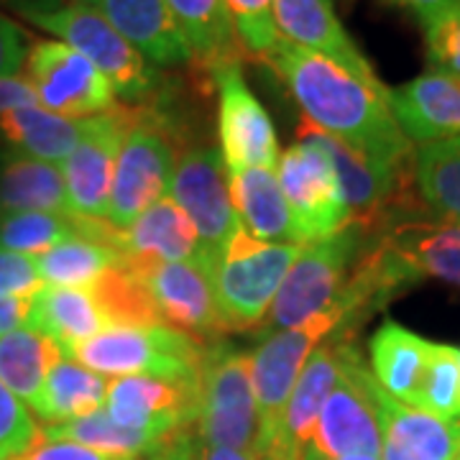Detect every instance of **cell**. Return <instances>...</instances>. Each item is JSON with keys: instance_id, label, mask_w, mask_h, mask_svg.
<instances>
[{"instance_id": "1", "label": "cell", "mask_w": 460, "mask_h": 460, "mask_svg": "<svg viewBox=\"0 0 460 460\" xmlns=\"http://www.w3.org/2000/svg\"><path fill=\"white\" fill-rule=\"evenodd\" d=\"M263 62L284 80L305 120L356 148L376 166L389 172L404 169L411 144L392 115L389 90L361 83L343 66L281 36Z\"/></svg>"}, {"instance_id": "2", "label": "cell", "mask_w": 460, "mask_h": 460, "mask_svg": "<svg viewBox=\"0 0 460 460\" xmlns=\"http://www.w3.org/2000/svg\"><path fill=\"white\" fill-rule=\"evenodd\" d=\"M195 435L202 445L261 458L263 428L251 381V353L228 343H208L198 378Z\"/></svg>"}, {"instance_id": "3", "label": "cell", "mask_w": 460, "mask_h": 460, "mask_svg": "<svg viewBox=\"0 0 460 460\" xmlns=\"http://www.w3.org/2000/svg\"><path fill=\"white\" fill-rule=\"evenodd\" d=\"M205 348L192 335L154 325H118L105 328L95 338L75 345L69 358L87 366L100 376H156L169 381H198Z\"/></svg>"}, {"instance_id": "4", "label": "cell", "mask_w": 460, "mask_h": 460, "mask_svg": "<svg viewBox=\"0 0 460 460\" xmlns=\"http://www.w3.org/2000/svg\"><path fill=\"white\" fill-rule=\"evenodd\" d=\"M299 251V243H266L246 228H235L213 269L215 302L226 330L263 328Z\"/></svg>"}, {"instance_id": "5", "label": "cell", "mask_w": 460, "mask_h": 460, "mask_svg": "<svg viewBox=\"0 0 460 460\" xmlns=\"http://www.w3.org/2000/svg\"><path fill=\"white\" fill-rule=\"evenodd\" d=\"M26 21L59 36L66 47L84 54L111 80L115 95L128 102L146 100L159 87V72L115 31L108 18L93 5L21 8Z\"/></svg>"}, {"instance_id": "6", "label": "cell", "mask_w": 460, "mask_h": 460, "mask_svg": "<svg viewBox=\"0 0 460 460\" xmlns=\"http://www.w3.org/2000/svg\"><path fill=\"white\" fill-rule=\"evenodd\" d=\"M361 238L363 230L350 223L328 238L302 246L271 302L263 328L269 332L296 328L335 307L353 274Z\"/></svg>"}, {"instance_id": "7", "label": "cell", "mask_w": 460, "mask_h": 460, "mask_svg": "<svg viewBox=\"0 0 460 460\" xmlns=\"http://www.w3.org/2000/svg\"><path fill=\"white\" fill-rule=\"evenodd\" d=\"M353 314H356L353 307L341 296V302L335 307H330L328 313L317 314L296 328L266 332L256 353H251V381H253V394H256L263 428L261 453L277 428L296 378L307 366L310 356L328 341L330 335H335L338 330H345V323Z\"/></svg>"}, {"instance_id": "8", "label": "cell", "mask_w": 460, "mask_h": 460, "mask_svg": "<svg viewBox=\"0 0 460 460\" xmlns=\"http://www.w3.org/2000/svg\"><path fill=\"white\" fill-rule=\"evenodd\" d=\"M343 456L381 458V422L371 396V368H366L348 338L343 341L341 376L323 404L305 460Z\"/></svg>"}, {"instance_id": "9", "label": "cell", "mask_w": 460, "mask_h": 460, "mask_svg": "<svg viewBox=\"0 0 460 460\" xmlns=\"http://www.w3.org/2000/svg\"><path fill=\"white\" fill-rule=\"evenodd\" d=\"M166 195L192 220L199 238V261L213 274L215 263L241 226L230 202L228 169L220 148H184L174 159Z\"/></svg>"}, {"instance_id": "10", "label": "cell", "mask_w": 460, "mask_h": 460, "mask_svg": "<svg viewBox=\"0 0 460 460\" xmlns=\"http://www.w3.org/2000/svg\"><path fill=\"white\" fill-rule=\"evenodd\" d=\"M277 180L302 246L350 226V213L335 166L330 162L328 151L314 144L313 138L299 136L295 146L281 154Z\"/></svg>"}, {"instance_id": "11", "label": "cell", "mask_w": 460, "mask_h": 460, "mask_svg": "<svg viewBox=\"0 0 460 460\" xmlns=\"http://www.w3.org/2000/svg\"><path fill=\"white\" fill-rule=\"evenodd\" d=\"M23 80L31 84L36 102L44 111L72 120L108 113L118 105L111 80L65 41L31 44L23 65Z\"/></svg>"}, {"instance_id": "12", "label": "cell", "mask_w": 460, "mask_h": 460, "mask_svg": "<svg viewBox=\"0 0 460 460\" xmlns=\"http://www.w3.org/2000/svg\"><path fill=\"white\" fill-rule=\"evenodd\" d=\"M172 169V136L156 123L148 108H138V120L120 146L111 184L108 220L115 228H128L154 202L166 198Z\"/></svg>"}, {"instance_id": "13", "label": "cell", "mask_w": 460, "mask_h": 460, "mask_svg": "<svg viewBox=\"0 0 460 460\" xmlns=\"http://www.w3.org/2000/svg\"><path fill=\"white\" fill-rule=\"evenodd\" d=\"M366 261L381 295L420 279H440L460 287V223L396 226L366 253Z\"/></svg>"}, {"instance_id": "14", "label": "cell", "mask_w": 460, "mask_h": 460, "mask_svg": "<svg viewBox=\"0 0 460 460\" xmlns=\"http://www.w3.org/2000/svg\"><path fill=\"white\" fill-rule=\"evenodd\" d=\"M136 120L138 108L133 105H115L108 113L84 118L80 144L59 166L65 174L69 213L108 220L115 162Z\"/></svg>"}, {"instance_id": "15", "label": "cell", "mask_w": 460, "mask_h": 460, "mask_svg": "<svg viewBox=\"0 0 460 460\" xmlns=\"http://www.w3.org/2000/svg\"><path fill=\"white\" fill-rule=\"evenodd\" d=\"M217 87V138L226 169H269L279 164V138L271 115L248 87L241 62L210 69Z\"/></svg>"}, {"instance_id": "16", "label": "cell", "mask_w": 460, "mask_h": 460, "mask_svg": "<svg viewBox=\"0 0 460 460\" xmlns=\"http://www.w3.org/2000/svg\"><path fill=\"white\" fill-rule=\"evenodd\" d=\"M144 284L162 323L202 343L226 332L213 289V274L199 259L123 266Z\"/></svg>"}, {"instance_id": "17", "label": "cell", "mask_w": 460, "mask_h": 460, "mask_svg": "<svg viewBox=\"0 0 460 460\" xmlns=\"http://www.w3.org/2000/svg\"><path fill=\"white\" fill-rule=\"evenodd\" d=\"M343 335H330L310 356L296 378L279 422L263 447L261 460H305L320 411L332 392L343 366Z\"/></svg>"}, {"instance_id": "18", "label": "cell", "mask_w": 460, "mask_h": 460, "mask_svg": "<svg viewBox=\"0 0 460 460\" xmlns=\"http://www.w3.org/2000/svg\"><path fill=\"white\" fill-rule=\"evenodd\" d=\"M108 417L126 428L156 429L166 435L195 432L198 381L156 376H118L108 384Z\"/></svg>"}, {"instance_id": "19", "label": "cell", "mask_w": 460, "mask_h": 460, "mask_svg": "<svg viewBox=\"0 0 460 460\" xmlns=\"http://www.w3.org/2000/svg\"><path fill=\"white\" fill-rule=\"evenodd\" d=\"M274 26L281 39L343 66L361 83L376 90H389L338 21L330 0H274Z\"/></svg>"}, {"instance_id": "20", "label": "cell", "mask_w": 460, "mask_h": 460, "mask_svg": "<svg viewBox=\"0 0 460 460\" xmlns=\"http://www.w3.org/2000/svg\"><path fill=\"white\" fill-rule=\"evenodd\" d=\"M44 284L90 289L95 281L123 266V230L105 217L75 215V235L36 256Z\"/></svg>"}, {"instance_id": "21", "label": "cell", "mask_w": 460, "mask_h": 460, "mask_svg": "<svg viewBox=\"0 0 460 460\" xmlns=\"http://www.w3.org/2000/svg\"><path fill=\"white\" fill-rule=\"evenodd\" d=\"M371 396L381 422V460H456L460 422L443 420L389 396L371 374Z\"/></svg>"}, {"instance_id": "22", "label": "cell", "mask_w": 460, "mask_h": 460, "mask_svg": "<svg viewBox=\"0 0 460 460\" xmlns=\"http://www.w3.org/2000/svg\"><path fill=\"white\" fill-rule=\"evenodd\" d=\"M389 108L410 144H435L460 136V75L425 72L389 90Z\"/></svg>"}, {"instance_id": "23", "label": "cell", "mask_w": 460, "mask_h": 460, "mask_svg": "<svg viewBox=\"0 0 460 460\" xmlns=\"http://www.w3.org/2000/svg\"><path fill=\"white\" fill-rule=\"evenodd\" d=\"M296 133L313 138L314 144H320L328 151L330 162L335 166V174H338L341 187H343L350 223L358 226L363 233L376 228L384 220L389 202L396 195L402 172H389L384 166H376L363 154H358L356 148L345 146L343 141L323 133L305 118H302V126L296 128Z\"/></svg>"}, {"instance_id": "24", "label": "cell", "mask_w": 460, "mask_h": 460, "mask_svg": "<svg viewBox=\"0 0 460 460\" xmlns=\"http://www.w3.org/2000/svg\"><path fill=\"white\" fill-rule=\"evenodd\" d=\"M98 11L148 65L195 62L166 0H100Z\"/></svg>"}, {"instance_id": "25", "label": "cell", "mask_w": 460, "mask_h": 460, "mask_svg": "<svg viewBox=\"0 0 460 460\" xmlns=\"http://www.w3.org/2000/svg\"><path fill=\"white\" fill-rule=\"evenodd\" d=\"M123 230V266L199 259V238L192 220L174 199L162 198Z\"/></svg>"}, {"instance_id": "26", "label": "cell", "mask_w": 460, "mask_h": 460, "mask_svg": "<svg viewBox=\"0 0 460 460\" xmlns=\"http://www.w3.org/2000/svg\"><path fill=\"white\" fill-rule=\"evenodd\" d=\"M228 190L241 228H246L253 238L266 243H299L295 220L274 172L230 169Z\"/></svg>"}, {"instance_id": "27", "label": "cell", "mask_w": 460, "mask_h": 460, "mask_svg": "<svg viewBox=\"0 0 460 460\" xmlns=\"http://www.w3.org/2000/svg\"><path fill=\"white\" fill-rule=\"evenodd\" d=\"M429 348L432 341H425L422 335L411 332L394 320H386L368 343L371 374L378 386L399 402L417 407Z\"/></svg>"}, {"instance_id": "28", "label": "cell", "mask_w": 460, "mask_h": 460, "mask_svg": "<svg viewBox=\"0 0 460 460\" xmlns=\"http://www.w3.org/2000/svg\"><path fill=\"white\" fill-rule=\"evenodd\" d=\"M39 432L44 438H51V440H72V443L93 447V450L105 453V456L128 460L154 458L181 438L195 435V432L166 435V432H156V429L126 428V425L113 422L105 410L93 411V414L80 417V420L59 422V425H44V428H39Z\"/></svg>"}, {"instance_id": "29", "label": "cell", "mask_w": 460, "mask_h": 460, "mask_svg": "<svg viewBox=\"0 0 460 460\" xmlns=\"http://www.w3.org/2000/svg\"><path fill=\"white\" fill-rule=\"evenodd\" d=\"M31 325L29 328L44 332L65 353L75 345L95 338L108 325V317L100 310L98 299L90 289L75 287H41L31 299Z\"/></svg>"}, {"instance_id": "30", "label": "cell", "mask_w": 460, "mask_h": 460, "mask_svg": "<svg viewBox=\"0 0 460 460\" xmlns=\"http://www.w3.org/2000/svg\"><path fill=\"white\" fill-rule=\"evenodd\" d=\"M84 120L49 113L41 105L13 108L0 115V136L16 154L49 164H65V159L83 138Z\"/></svg>"}, {"instance_id": "31", "label": "cell", "mask_w": 460, "mask_h": 460, "mask_svg": "<svg viewBox=\"0 0 460 460\" xmlns=\"http://www.w3.org/2000/svg\"><path fill=\"white\" fill-rule=\"evenodd\" d=\"M69 215L65 174L57 164L11 154L0 162V215Z\"/></svg>"}, {"instance_id": "32", "label": "cell", "mask_w": 460, "mask_h": 460, "mask_svg": "<svg viewBox=\"0 0 460 460\" xmlns=\"http://www.w3.org/2000/svg\"><path fill=\"white\" fill-rule=\"evenodd\" d=\"M192 59L215 66L241 62L243 51L233 29L226 0H166Z\"/></svg>"}, {"instance_id": "33", "label": "cell", "mask_w": 460, "mask_h": 460, "mask_svg": "<svg viewBox=\"0 0 460 460\" xmlns=\"http://www.w3.org/2000/svg\"><path fill=\"white\" fill-rule=\"evenodd\" d=\"M108 384L111 381L105 376L90 371L87 366L77 363L69 356H62L47 374L41 399L33 407V414L49 425L87 417V414L105 407Z\"/></svg>"}, {"instance_id": "34", "label": "cell", "mask_w": 460, "mask_h": 460, "mask_svg": "<svg viewBox=\"0 0 460 460\" xmlns=\"http://www.w3.org/2000/svg\"><path fill=\"white\" fill-rule=\"evenodd\" d=\"M65 350L33 328H18L0 335V381L33 411L51 366Z\"/></svg>"}, {"instance_id": "35", "label": "cell", "mask_w": 460, "mask_h": 460, "mask_svg": "<svg viewBox=\"0 0 460 460\" xmlns=\"http://www.w3.org/2000/svg\"><path fill=\"white\" fill-rule=\"evenodd\" d=\"M411 172L429 210L447 223H460V136L417 146Z\"/></svg>"}, {"instance_id": "36", "label": "cell", "mask_w": 460, "mask_h": 460, "mask_svg": "<svg viewBox=\"0 0 460 460\" xmlns=\"http://www.w3.org/2000/svg\"><path fill=\"white\" fill-rule=\"evenodd\" d=\"M90 292L98 299L100 310L108 317V325H154L162 323L144 284L128 269L118 266L100 277Z\"/></svg>"}, {"instance_id": "37", "label": "cell", "mask_w": 460, "mask_h": 460, "mask_svg": "<svg viewBox=\"0 0 460 460\" xmlns=\"http://www.w3.org/2000/svg\"><path fill=\"white\" fill-rule=\"evenodd\" d=\"M75 235V215L8 213L0 215V248L23 256H39Z\"/></svg>"}, {"instance_id": "38", "label": "cell", "mask_w": 460, "mask_h": 460, "mask_svg": "<svg viewBox=\"0 0 460 460\" xmlns=\"http://www.w3.org/2000/svg\"><path fill=\"white\" fill-rule=\"evenodd\" d=\"M417 410H425L443 420L460 417V368L456 345L432 343L428 368L420 386Z\"/></svg>"}, {"instance_id": "39", "label": "cell", "mask_w": 460, "mask_h": 460, "mask_svg": "<svg viewBox=\"0 0 460 460\" xmlns=\"http://www.w3.org/2000/svg\"><path fill=\"white\" fill-rule=\"evenodd\" d=\"M243 57L266 59L279 33L274 26V0H226Z\"/></svg>"}, {"instance_id": "40", "label": "cell", "mask_w": 460, "mask_h": 460, "mask_svg": "<svg viewBox=\"0 0 460 460\" xmlns=\"http://www.w3.org/2000/svg\"><path fill=\"white\" fill-rule=\"evenodd\" d=\"M422 26L429 69L460 75V0L425 21Z\"/></svg>"}, {"instance_id": "41", "label": "cell", "mask_w": 460, "mask_h": 460, "mask_svg": "<svg viewBox=\"0 0 460 460\" xmlns=\"http://www.w3.org/2000/svg\"><path fill=\"white\" fill-rule=\"evenodd\" d=\"M36 422L31 410L0 381V456L16 458L36 438Z\"/></svg>"}, {"instance_id": "42", "label": "cell", "mask_w": 460, "mask_h": 460, "mask_svg": "<svg viewBox=\"0 0 460 460\" xmlns=\"http://www.w3.org/2000/svg\"><path fill=\"white\" fill-rule=\"evenodd\" d=\"M44 279L39 274L36 256H23L16 251L0 248V295L3 296H33L41 292Z\"/></svg>"}, {"instance_id": "43", "label": "cell", "mask_w": 460, "mask_h": 460, "mask_svg": "<svg viewBox=\"0 0 460 460\" xmlns=\"http://www.w3.org/2000/svg\"><path fill=\"white\" fill-rule=\"evenodd\" d=\"M8 460H128V458H115V456H105L98 453L93 447H84L80 443L72 440H51L44 438L41 432H36L33 443L26 447V453H21L16 458Z\"/></svg>"}, {"instance_id": "44", "label": "cell", "mask_w": 460, "mask_h": 460, "mask_svg": "<svg viewBox=\"0 0 460 460\" xmlns=\"http://www.w3.org/2000/svg\"><path fill=\"white\" fill-rule=\"evenodd\" d=\"M29 39L23 29L0 16V77H18V72L26 65Z\"/></svg>"}, {"instance_id": "45", "label": "cell", "mask_w": 460, "mask_h": 460, "mask_svg": "<svg viewBox=\"0 0 460 460\" xmlns=\"http://www.w3.org/2000/svg\"><path fill=\"white\" fill-rule=\"evenodd\" d=\"M33 296H3L0 295V335L31 325Z\"/></svg>"}, {"instance_id": "46", "label": "cell", "mask_w": 460, "mask_h": 460, "mask_svg": "<svg viewBox=\"0 0 460 460\" xmlns=\"http://www.w3.org/2000/svg\"><path fill=\"white\" fill-rule=\"evenodd\" d=\"M26 105H39L31 84L26 83L21 75L18 77H0V115L13 111V108H26Z\"/></svg>"}, {"instance_id": "47", "label": "cell", "mask_w": 460, "mask_h": 460, "mask_svg": "<svg viewBox=\"0 0 460 460\" xmlns=\"http://www.w3.org/2000/svg\"><path fill=\"white\" fill-rule=\"evenodd\" d=\"M389 3L404 8V11H410V13H414V16L425 23V21H429L432 16H438L440 11L450 8V5L458 3V0H389Z\"/></svg>"}, {"instance_id": "48", "label": "cell", "mask_w": 460, "mask_h": 460, "mask_svg": "<svg viewBox=\"0 0 460 460\" xmlns=\"http://www.w3.org/2000/svg\"><path fill=\"white\" fill-rule=\"evenodd\" d=\"M190 460H261L259 456H251L243 450H233V447H215V445L195 443L192 447V458Z\"/></svg>"}, {"instance_id": "49", "label": "cell", "mask_w": 460, "mask_h": 460, "mask_svg": "<svg viewBox=\"0 0 460 460\" xmlns=\"http://www.w3.org/2000/svg\"><path fill=\"white\" fill-rule=\"evenodd\" d=\"M195 443H198V435H187V438H181V440H177L172 447H166L159 456H154V458L148 460H190L192 458V447H195Z\"/></svg>"}, {"instance_id": "50", "label": "cell", "mask_w": 460, "mask_h": 460, "mask_svg": "<svg viewBox=\"0 0 460 460\" xmlns=\"http://www.w3.org/2000/svg\"><path fill=\"white\" fill-rule=\"evenodd\" d=\"M307 460H381L374 456H343V458H307Z\"/></svg>"}, {"instance_id": "51", "label": "cell", "mask_w": 460, "mask_h": 460, "mask_svg": "<svg viewBox=\"0 0 460 460\" xmlns=\"http://www.w3.org/2000/svg\"><path fill=\"white\" fill-rule=\"evenodd\" d=\"M100 0H75V5H93V8H98Z\"/></svg>"}, {"instance_id": "52", "label": "cell", "mask_w": 460, "mask_h": 460, "mask_svg": "<svg viewBox=\"0 0 460 460\" xmlns=\"http://www.w3.org/2000/svg\"><path fill=\"white\" fill-rule=\"evenodd\" d=\"M458 368H460V348H458Z\"/></svg>"}, {"instance_id": "53", "label": "cell", "mask_w": 460, "mask_h": 460, "mask_svg": "<svg viewBox=\"0 0 460 460\" xmlns=\"http://www.w3.org/2000/svg\"><path fill=\"white\" fill-rule=\"evenodd\" d=\"M456 460H460V450H458V456H456Z\"/></svg>"}, {"instance_id": "54", "label": "cell", "mask_w": 460, "mask_h": 460, "mask_svg": "<svg viewBox=\"0 0 460 460\" xmlns=\"http://www.w3.org/2000/svg\"><path fill=\"white\" fill-rule=\"evenodd\" d=\"M0 460H8V458H3V456H0Z\"/></svg>"}]
</instances>
